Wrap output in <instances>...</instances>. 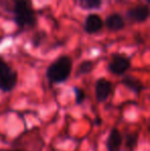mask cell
<instances>
[{"instance_id": "cell-1", "label": "cell", "mask_w": 150, "mask_h": 151, "mask_svg": "<svg viewBox=\"0 0 150 151\" xmlns=\"http://www.w3.org/2000/svg\"><path fill=\"white\" fill-rule=\"evenodd\" d=\"M11 12L14 14V20L19 28H32L36 25L37 18L31 0H14Z\"/></svg>"}, {"instance_id": "cell-2", "label": "cell", "mask_w": 150, "mask_h": 151, "mask_svg": "<svg viewBox=\"0 0 150 151\" xmlns=\"http://www.w3.org/2000/svg\"><path fill=\"white\" fill-rule=\"evenodd\" d=\"M72 60L69 56H61L54 61L46 69V78L52 84H59L67 81L72 72Z\"/></svg>"}, {"instance_id": "cell-3", "label": "cell", "mask_w": 150, "mask_h": 151, "mask_svg": "<svg viewBox=\"0 0 150 151\" xmlns=\"http://www.w3.org/2000/svg\"><path fill=\"white\" fill-rule=\"evenodd\" d=\"M18 83V73L3 59L0 58V91L9 93Z\"/></svg>"}, {"instance_id": "cell-4", "label": "cell", "mask_w": 150, "mask_h": 151, "mask_svg": "<svg viewBox=\"0 0 150 151\" xmlns=\"http://www.w3.org/2000/svg\"><path fill=\"white\" fill-rule=\"evenodd\" d=\"M131 60L124 55H113L108 64V71L113 75L121 76L130 69Z\"/></svg>"}, {"instance_id": "cell-5", "label": "cell", "mask_w": 150, "mask_h": 151, "mask_svg": "<svg viewBox=\"0 0 150 151\" xmlns=\"http://www.w3.org/2000/svg\"><path fill=\"white\" fill-rule=\"evenodd\" d=\"M112 91V83L108 79L102 77L99 78L95 84V93L98 103H104Z\"/></svg>"}, {"instance_id": "cell-6", "label": "cell", "mask_w": 150, "mask_h": 151, "mask_svg": "<svg viewBox=\"0 0 150 151\" xmlns=\"http://www.w3.org/2000/svg\"><path fill=\"white\" fill-rule=\"evenodd\" d=\"M123 144V137L117 127H113L109 132V135L106 140L107 151H120Z\"/></svg>"}, {"instance_id": "cell-7", "label": "cell", "mask_w": 150, "mask_h": 151, "mask_svg": "<svg viewBox=\"0 0 150 151\" xmlns=\"http://www.w3.org/2000/svg\"><path fill=\"white\" fill-rule=\"evenodd\" d=\"M104 22L97 14H90L86 16L83 24V31L88 34H95L103 28Z\"/></svg>"}, {"instance_id": "cell-8", "label": "cell", "mask_w": 150, "mask_h": 151, "mask_svg": "<svg viewBox=\"0 0 150 151\" xmlns=\"http://www.w3.org/2000/svg\"><path fill=\"white\" fill-rule=\"evenodd\" d=\"M128 18L135 23H144L149 17V7L147 5H137L126 12Z\"/></svg>"}, {"instance_id": "cell-9", "label": "cell", "mask_w": 150, "mask_h": 151, "mask_svg": "<svg viewBox=\"0 0 150 151\" xmlns=\"http://www.w3.org/2000/svg\"><path fill=\"white\" fill-rule=\"evenodd\" d=\"M121 83L126 86V88H128L131 91H133L134 93H136L137 96H139L142 91L145 88L143 82L140 79L134 77L132 75H126L123 76V78L121 79Z\"/></svg>"}, {"instance_id": "cell-10", "label": "cell", "mask_w": 150, "mask_h": 151, "mask_svg": "<svg viewBox=\"0 0 150 151\" xmlns=\"http://www.w3.org/2000/svg\"><path fill=\"white\" fill-rule=\"evenodd\" d=\"M105 26L110 31H120L124 28L126 23L119 14H109L105 20Z\"/></svg>"}, {"instance_id": "cell-11", "label": "cell", "mask_w": 150, "mask_h": 151, "mask_svg": "<svg viewBox=\"0 0 150 151\" xmlns=\"http://www.w3.org/2000/svg\"><path fill=\"white\" fill-rule=\"evenodd\" d=\"M139 135L138 133L126 134L124 137V148L126 151H134L138 146Z\"/></svg>"}, {"instance_id": "cell-12", "label": "cell", "mask_w": 150, "mask_h": 151, "mask_svg": "<svg viewBox=\"0 0 150 151\" xmlns=\"http://www.w3.org/2000/svg\"><path fill=\"white\" fill-rule=\"evenodd\" d=\"M95 64L93 61H83L79 64L77 70H76V77H79L82 75H86V74H90V72L94 70Z\"/></svg>"}, {"instance_id": "cell-13", "label": "cell", "mask_w": 150, "mask_h": 151, "mask_svg": "<svg viewBox=\"0 0 150 151\" xmlns=\"http://www.w3.org/2000/svg\"><path fill=\"white\" fill-rule=\"evenodd\" d=\"M103 0H79V4L83 9H99L102 6Z\"/></svg>"}, {"instance_id": "cell-14", "label": "cell", "mask_w": 150, "mask_h": 151, "mask_svg": "<svg viewBox=\"0 0 150 151\" xmlns=\"http://www.w3.org/2000/svg\"><path fill=\"white\" fill-rule=\"evenodd\" d=\"M73 91L75 96V104L76 105H82L86 100V93L84 90L78 86H73Z\"/></svg>"}, {"instance_id": "cell-15", "label": "cell", "mask_w": 150, "mask_h": 151, "mask_svg": "<svg viewBox=\"0 0 150 151\" xmlns=\"http://www.w3.org/2000/svg\"><path fill=\"white\" fill-rule=\"evenodd\" d=\"M44 35H45L44 33H37L36 35L33 37L32 43H33V46H34V47H38V46L41 44V39H43Z\"/></svg>"}, {"instance_id": "cell-16", "label": "cell", "mask_w": 150, "mask_h": 151, "mask_svg": "<svg viewBox=\"0 0 150 151\" xmlns=\"http://www.w3.org/2000/svg\"><path fill=\"white\" fill-rule=\"evenodd\" d=\"M0 151H22V150H19V149H12V150H9V149H1Z\"/></svg>"}, {"instance_id": "cell-17", "label": "cell", "mask_w": 150, "mask_h": 151, "mask_svg": "<svg viewBox=\"0 0 150 151\" xmlns=\"http://www.w3.org/2000/svg\"><path fill=\"white\" fill-rule=\"evenodd\" d=\"M145 1H146V3H149V2H150V0H145Z\"/></svg>"}, {"instance_id": "cell-18", "label": "cell", "mask_w": 150, "mask_h": 151, "mask_svg": "<svg viewBox=\"0 0 150 151\" xmlns=\"http://www.w3.org/2000/svg\"><path fill=\"white\" fill-rule=\"evenodd\" d=\"M116 1H122V0H116Z\"/></svg>"}]
</instances>
